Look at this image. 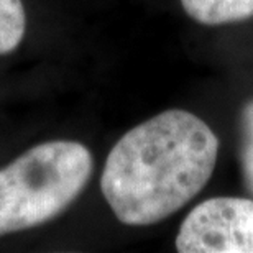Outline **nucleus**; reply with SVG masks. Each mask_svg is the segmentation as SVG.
Wrapping results in <instances>:
<instances>
[{
	"instance_id": "obj_3",
	"label": "nucleus",
	"mask_w": 253,
	"mask_h": 253,
	"mask_svg": "<svg viewBox=\"0 0 253 253\" xmlns=\"http://www.w3.org/2000/svg\"><path fill=\"white\" fill-rule=\"evenodd\" d=\"M181 253H253V197L219 196L202 201L176 237Z\"/></svg>"
},
{
	"instance_id": "obj_4",
	"label": "nucleus",
	"mask_w": 253,
	"mask_h": 253,
	"mask_svg": "<svg viewBox=\"0 0 253 253\" xmlns=\"http://www.w3.org/2000/svg\"><path fill=\"white\" fill-rule=\"evenodd\" d=\"M181 5L192 20L207 27L253 18V0H181Z\"/></svg>"
},
{
	"instance_id": "obj_5",
	"label": "nucleus",
	"mask_w": 253,
	"mask_h": 253,
	"mask_svg": "<svg viewBox=\"0 0 253 253\" xmlns=\"http://www.w3.org/2000/svg\"><path fill=\"white\" fill-rule=\"evenodd\" d=\"M27 30V15L22 0H0V56L20 46Z\"/></svg>"
},
{
	"instance_id": "obj_6",
	"label": "nucleus",
	"mask_w": 253,
	"mask_h": 253,
	"mask_svg": "<svg viewBox=\"0 0 253 253\" xmlns=\"http://www.w3.org/2000/svg\"><path fill=\"white\" fill-rule=\"evenodd\" d=\"M240 168L244 186L253 197V99L244 105L240 114Z\"/></svg>"
},
{
	"instance_id": "obj_1",
	"label": "nucleus",
	"mask_w": 253,
	"mask_h": 253,
	"mask_svg": "<svg viewBox=\"0 0 253 253\" xmlns=\"http://www.w3.org/2000/svg\"><path fill=\"white\" fill-rule=\"evenodd\" d=\"M219 138L197 115L165 110L130 128L105 160L100 189L119 222L153 225L209 183Z\"/></svg>"
},
{
	"instance_id": "obj_2",
	"label": "nucleus",
	"mask_w": 253,
	"mask_h": 253,
	"mask_svg": "<svg viewBox=\"0 0 253 253\" xmlns=\"http://www.w3.org/2000/svg\"><path fill=\"white\" fill-rule=\"evenodd\" d=\"M94 160L79 141L54 140L0 169V237L53 220L87 186Z\"/></svg>"
}]
</instances>
